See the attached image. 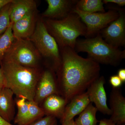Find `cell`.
Here are the masks:
<instances>
[{
  "mask_svg": "<svg viewBox=\"0 0 125 125\" xmlns=\"http://www.w3.org/2000/svg\"><path fill=\"white\" fill-rule=\"evenodd\" d=\"M61 61L57 69L59 94L67 104L74 96L85 92L99 77V64L78 55L74 49L62 48Z\"/></svg>",
  "mask_w": 125,
  "mask_h": 125,
  "instance_id": "cell-1",
  "label": "cell"
},
{
  "mask_svg": "<svg viewBox=\"0 0 125 125\" xmlns=\"http://www.w3.org/2000/svg\"><path fill=\"white\" fill-rule=\"evenodd\" d=\"M0 64L4 87L10 89L19 98L33 101L41 74L37 68L25 67L8 61H1Z\"/></svg>",
  "mask_w": 125,
  "mask_h": 125,
  "instance_id": "cell-2",
  "label": "cell"
},
{
  "mask_svg": "<svg viewBox=\"0 0 125 125\" xmlns=\"http://www.w3.org/2000/svg\"><path fill=\"white\" fill-rule=\"evenodd\" d=\"M48 31L62 48L74 49L77 38L85 36L87 28L79 15L71 12L62 19H48L46 22Z\"/></svg>",
  "mask_w": 125,
  "mask_h": 125,
  "instance_id": "cell-3",
  "label": "cell"
},
{
  "mask_svg": "<svg viewBox=\"0 0 125 125\" xmlns=\"http://www.w3.org/2000/svg\"><path fill=\"white\" fill-rule=\"evenodd\" d=\"M76 52H87L88 57L98 64L117 66L125 58V51L112 46L98 33L94 37L77 39L74 48Z\"/></svg>",
  "mask_w": 125,
  "mask_h": 125,
  "instance_id": "cell-4",
  "label": "cell"
},
{
  "mask_svg": "<svg viewBox=\"0 0 125 125\" xmlns=\"http://www.w3.org/2000/svg\"><path fill=\"white\" fill-rule=\"evenodd\" d=\"M29 39L39 52L54 62L57 69L61 61L59 46L42 21H39L37 24L33 33Z\"/></svg>",
  "mask_w": 125,
  "mask_h": 125,
  "instance_id": "cell-5",
  "label": "cell"
},
{
  "mask_svg": "<svg viewBox=\"0 0 125 125\" xmlns=\"http://www.w3.org/2000/svg\"><path fill=\"white\" fill-rule=\"evenodd\" d=\"M39 52L29 39H15L0 61L15 62L25 67L37 68Z\"/></svg>",
  "mask_w": 125,
  "mask_h": 125,
  "instance_id": "cell-6",
  "label": "cell"
},
{
  "mask_svg": "<svg viewBox=\"0 0 125 125\" xmlns=\"http://www.w3.org/2000/svg\"><path fill=\"white\" fill-rule=\"evenodd\" d=\"M117 10L114 8L104 13H88L81 11L74 7L72 12L77 14L85 24L87 28L85 37L89 38L96 36L118 18L119 13L118 9Z\"/></svg>",
  "mask_w": 125,
  "mask_h": 125,
  "instance_id": "cell-7",
  "label": "cell"
},
{
  "mask_svg": "<svg viewBox=\"0 0 125 125\" xmlns=\"http://www.w3.org/2000/svg\"><path fill=\"white\" fill-rule=\"evenodd\" d=\"M118 10V18L99 33L106 42L119 48L125 45V15L124 10Z\"/></svg>",
  "mask_w": 125,
  "mask_h": 125,
  "instance_id": "cell-8",
  "label": "cell"
},
{
  "mask_svg": "<svg viewBox=\"0 0 125 125\" xmlns=\"http://www.w3.org/2000/svg\"><path fill=\"white\" fill-rule=\"evenodd\" d=\"M59 94L57 81L52 70H47L41 74L36 86L33 101L39 105L52 94Z\"/></svg>",
  "mask_w": 125,
  "mask_h": 125,
  "instance_id": "cell-9",
  "label": "cell"
},
{
  "mask_svg": "<svg viewBox=\"0 0 125 125\" xmlns=\"http://www.w3.org/2000/svg\"><path fill=\"white\" fill-rule=\"evenodd\" d=\"M104 76H99L87 89V93L91 103H94L98 111L105 115H111L112 111L107 103L106 94L104 85Z\"/></svg>",
  "mask_w": 125,
  "mask_h": 125,
  "instance_id": "cell-10",
  "label": "cell"
},
{
  "mask_svg": "<svg viewBox=\"0 0 125 125\" xmlns=\"http://www.w3.org/2000/svg\"><path fill=\"white\" fill-rule=\"evenodd\" d=\"M78 0H46L47 8L43 13L44 17L48 19H60L65 18L71 13Z\"/></svg>",
  "mask_w": 125,
  "mask_h": 125,
  "instance_id": "cell-11",
  "label": "cell"
},
{
  "mask_svg": "<svg viewBox=\"0 0 125 125\" xmlns=\"http://www.w3.org/2000/svg\"><path fill=\"white\" fill-rule=\"evenodd\" d=\"M110 120L116 125L125 124V98L120 88H112L109 98Z\"/></svg>",
  "mask_w": 125,
  "mask_h": 125,
  "instance_id": "cell-12",
  "label": "cell"
},
{
  "mask_svg": "<svg viewBox=\"0 0 125 125\" xmlns=\"http://www.w3.org/2000/svg\"><path fill=\"white\" fill-rule=\"evenodd\" d=\"M35 27L34 10L12 24V31L15 39H29L33 33Z\"/></svg>",
  "mask_w": 125,
  "mask_h": 125,
  "instance_id": "cell-13",
  "label": "cell"
},
{
  "mask_svg": "<svg viewBox=\"0 0 125 125\" xmlns=\"http://www.w3.org/2000/svg\"><path fill=\"white\" fill-rule=\"evenodd\" d=\"M90 103L86 92L74 96L66 105L61 119V123L73 119L75 116L79 115Z\"/></svg>",
  "mask_w": 125,
  "mask_h": 125,
  "instance_id": "cell-14",
  "label": "cell"
},
{
  "mask_svg": "<svg viewBox=\"0 0 125 125\" xmlns=\"http://www.w3.org/2000/svg\"><path fill=\"white\" fill-rule=\"evenodd\" d=\"M45 115L52 116L61 119L67 103L63 97L59 94L48 96L42 103Z\"/></svg>",
  "mask_w": 125,
  "mask_h": 125,
  "instance_id": "cell-15",
  "label": "cell"
},
{
  "mask_svg": "<svg viewBox=\"0 0 125 125\" xmlns=\"http://www.w3.org/2000/svg\"><path fill=\"white\" fill-rule=\"evenodd\" d=\"M14 94L6 87L0 89V116L10 123L14 117Z\"/></svg>",
  "mask_w": 125,
  "mask_h": 125,
  "instance_id": "cell-16",
  "label": "cell"
},
{
  "mask_svg": "<svg viewBox=\"0 0 125 125\" xmlns=\"http://www.w3.org/2000/svg\"><path fill=\"white\" fill-rule=\"evenodd\" d=\"M36 4L32 0H14L10 5V23L13 24L30 12L34 10Z\"/></svg>",
  "mask_w": 125,
  "mask_h": 125,
  "instance_id": "cell-17",
  "label": "cell"
},
{
  "mask_svg": "<svg viewBox=\"0 0 125 125\" xmlns=\"http://www.w3.org/2000/svg\"><path fill=\"white\" fill-rule=\"evenodd\" d=\"M98 110L90 103L75 121L76 125H97L99 121L96 117Z\"/></svg>",
  "mask_w": 125,
  "mask_h": 125,
  "instance_id": "cell-18",
  "label": "cell"
},
{
  "mask_svg": "<svg viewBox=\"0 0 125 125\" xmlns=\"http://www.w3.org/2000/svg\"><path fill=\"white\" fill-rule=\"evenodd\" d=\"M103 2L101 0H78L75 7L81 11L88 13H104Z\"/></svg>",
  "mask_w": 125,
  "mask_h": 125,
  "instance_id": "cell-19",
  "label": "cell"
},
{
  "mask_svg": "<svg viewBox=\"0 0 125 125\" xmlns=\"http://www.w3.org/2000/svg\"><path fill=\"white\" fill-rule=\"evenodd\" d=\"M16 103L18 112L14 118V123L18 125H27L29 114L28 101L24 98H19Z\"/></svg>",
  "mask_w": 125,
  "mask_h": 125,
  "instance_id": "cell-20",
  "label": "cell"
},
{
  "mask_svg": "<svg viewBox=\"0 0 125 125\" xmlns=\"http://www.w3.org/2000/svg\"><path fill=\"white\" fill-rule=\"evenodd\" d=\"M15 39L11 23L4 32L0 36V61L11 46Z\"/></svg>",
  "mask_w": 125,
  "mask_h": 125,
  "instance_id": "cell-21",
  "label": "cell"
},
{
  "mask_svg": "<svg viewBox=\"0 0 125 125\" xmlns=\"http://www.w3.org/2000/svg\"><path fill=\"white\" fill-rule=\"evenodd\" d=\"M29 114L27 121V125H29L34 122L42 118L45 115L42 107L34 101H28Z\"/></svg>",
  "mask_w": 125,
  "mask_h": 125,
  "instance_id": "cell-22",
  "label": "cell"
},
{
  "mask_svg": "<svg viewBox=\"0 0 125 125\" xmlns=\"http://www.w3.org/2000/svg\"><path fill=\"white\" fill-rule=\"evenodd\" d=\"M11 4H9L0 9V36L11 24L10 17Z\"/></svg>",
  "mask_w": 125,
  "mask_h": 125,
  "instance_id": "cell-23",
  "label": "cell"
},
{
  "mask_svg": "<svg viewBox=\"0 0 125 125\" xmlns=\"http://www.w3.org/2000/svg\"><path fill=\"white\" fill-rule=\"evenodd\" d=\"M29 125H57V122L56 118L55 117L46 116Z\"/></svg>",
  "mask_w": 125,
  "mask_h": 125,
  "instance_id": "cell-24",
  "label": "cell"
},
{
  "mask_svg": "<svg viewBox=\"0 0 125 125\" xmlns=\"http://www.w3.org/2000/svg\"><path fill=\"white\" fill-rule=\"evenodd\" d=\"M109 82L113 88H119L123 83L117 75L111 76L109 78Z\"/></svg>",
  "mask_w": 125,
  "mask_h": 125,
  "instance_id": "cell-25",
  "label": "cell"
},
{
  "mask_svg": "<svg viewBox=\"0 0 125 125\" xmlns=\"http://www.w3.org/2000/svg\"><path fill=\"white\" fill-rule=\"evenodd\" d=\"M103 2L104 4L114 3L121 6H123L125 5V0H103Z\"/></svg>",
  "mask_w": 125,
  "mask_h": 125,
  "instance_id": "cell-26",
  "label": "cell"
},
{
  "mask_svg": "<svg viewBox=\"0 0 125 125\" xmlns=\"http://www.w3.org/2000/svg\"><path fill=\"white\" fill-rule=\"evenodd\" d=\"M117 75L123 83H125V69H121L119 70L117 72Z\"/></svg>",
  "mask_w": 125,
  "mask_h": 125,
  "instance_id": "cell-27",
  "label": "cell"
},
{
  "mask_svg": "<svg viewBox=\"0 0 125 125\" xmlns=\"http://www.w3.org/2000/svg\"><path fill=\"white\" fill-rule=\"evenodd\" d=\"M99 125H116L110 119H102L99 121Z\"/></svg>",
  "mask_w": 125,
  "mask_h": 125,
  "instance_id": "cell-28",
  "label": "cell"
},
{
  "mask_svg": "<svg viewBox=\"0 0 125 125\" xmlns=\"http://www.w3.org/2000/svg\"><path fill=\"white\" fill-rule=\"evenodd\" d=\"M14 0H0V9L13 2Z\"/></svg>",
  "mask_w": 125,
  "mask_h": 125,
  "instance_id": "cell-29",
  "label": "cell"
},
{
  "mask_svg": "<svg viewBox=\"0 0 125 125\" xmlns=\"http://www.w3.org/2000/svg\"><path fill=\"white\" fill-rule=\"evenodd\" d=\"M4 87V80L2 70L0 67V89Z\"/></svg>",
  "mask_w": 125,
  "mask_h": 125,
  "instance_id": "cell-30",
  "label": "cell"
},
{
  "mask_svg": "<svg viewBox=\"0 0 125 125\" xmlns=\"http://www.w3.org/2000/svg\"><path fill=\"white\" fill-rule=\"evenodd\" d=\"M62 125H76L73 119L65 121L62 123Z\"/></svg>",
  "mask_w": 125,
  "mask_h": 125,
  "instance_id": "cell-31",
  "label": "cell"
},
{
  "mask_svg": "<svg viewBox=\"0 0 125 125\" xmlns=\"http://www.w3.org/2000/svg\"><path fill=\"white\" fill-rule=\"evenodd\" d=\"M0 125H14L4 120L0 116Z\"/></svg>",
  "mask_w": 125,
  "mask_h": 125,
  "instance_id": "cell-32",
  "label": "cell"
},
{
  "mask_svg": "<svg viewBox=\"0 0 125 125\" xmlns=\"http://www.w3.org/2000/svg\"><path fill=\"white\" fill-rule=\"evenodd\" d=\"M125 125V124H122V125Z\"/></svg>",
  "mask_w": 125,
  "mask_h": 125,
  "instance_id": "cell-33",
  "label": "cell"
}]
</instances>
